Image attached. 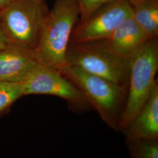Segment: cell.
<instances>
[{"label": "cell", "mask_w": 158, "mask_h": 158, "mask_svg": "<svg viewBox=\"0 0 158 158\" xmlns=\"http://www.w3.org/2000/svg\"><path fill=\"white\" fill-rule=\"evenodd\" d=\"M80 17L74 0H56L46 16L34 53L39 64L61 72L67 65L66 53Z\"/></svg>", "instance_id": "obj_1"}, {"label": "cell", "mask_w": 158, "mask_h": 158, "mask_svg": "<svg viewBox=\"0 0 158 158\" xmlns=\"http://www.w3.org/2000/svg\"><path fill=\"white\" fill-rule=\"evenodd\" d=\"M49 8L45 0H14L0 10V28L8 44L35 52Z\"/></svg>", "instance_id": "obj_4"}, {"label": "cell", "mask_w": 158, "mask_h": 158, "mask_svg": "<svg viewBox=\"0 0 158 158\" xmlns=\"http://www.w3.org/2000/svg\"><path fill=\"white\" fill-rule=\"evenodd\" d=\"M131 17L132 8L129 2L113 0L98 8L85 20L77 23L69 44L107 39Z\"/></svg>", "instance_id": "obj_7"}, {"label": "cell", "mask_w": 158, "mask_h": 158, "mask_svg": "<svg viewBox=\"0 0 158 158\" xmlns=\"http://www.w3.org/2000/svg\"><path fill=\"white\" fill-rule=\"evenodd\" d=\"M129 66L127 98L119 131H123L135 118L158 83L157 38L147 40L129 57Z\"/></svg>", "instance_id": "obj_3"}, {"label": "cell", "mask_w": 158, "mask_h": 158, "mask_svg": "<svg viewBox=\"0 0 158 158\" xmlns=\"http://www.w3.org/2000/svg\"><path fill=\"white\" fill-rule=\"evenodd\" d=\"M8 45V40L0 28V50L6 48Z\"/></svg>", "instance_id": "obj_15"}, {"label": "cell", "mask_w": 158, "mask_h": 158, "mask_svg": "<svg viewBox=\"0 0 158 158\" xmlns=\"http://www.w3.org/2000/svg\"><path fill=\"white\" fill-rule=\"evenodd\" d=\"M23 96L22 83L0 81V113Z\"/></svg>", "instance_id": "obj_13"}, {"label": "cell", "mask_w": 158, "mask_h": 158, "mask_svg": "<svg viewBox=\"0 0 158 158\" xmlns=\"http://www.w3.org/2000/svg\"><path fill=\"white\" fill-rule=\"evenodd\" d=\"M132 17L149 39L158 35V0H141L130 2Z\"/></svg>", "instance_id": "obj_11"}, {"label": "cell", "mask_w": 158, "mask_h": 158, "mask_svg": "<svg viewBox=\"0 0 158 158\" xmlns=\"http://www.w3.org/2000/svg\"><path fill=\"white\" fill-rule=\"evenodd\" d=\"M61 73L81 91L108 127L119 131L128 89L74 66L67 65Z\"/></svg>", "instance_id": "obj_2"}, {"label": "cell", "mask_w": 158, "mask_h": 158, "mask_svg": "<svg viewBox=\"0 0 158 158\" xmlns=\"http://www.w3.org/2000/svg\"><path fill=\"white\" fill-rule=\"evenodd\" d=\"M38 64L34 52L8 44L0 50V81L21 83Z\"/></svg>", "instance_id": "obj_8"}, {"label": "cell", "mask_w": 158, "mask_h": 158, "mask_svg": "<svg viewBox=\"0 0 158 158\" xmlns=\"http://www.w3.org/2000/svg\"><path fill=\"white\" fill-rule=\"evenodd\" d=\"M21 83L23 95L56 96L64 100L71 110L77 113L91 107L81 91L61 72L39 63Z\"/></svg>", "instance_id": "obj_6"}, {"label": "cell", "mask_w": 158, "mask_h": 158, "mask_svg": "<svg viewBox=\"0 0 158 158\" xmlns=\"http://www.w3.org/2000/svg\"><path fill=\"white\" fill-rule=\"evenodd\" d=\"M128 142L133 158H158V139H137Z\"/></svg>", "instance_id": "obj_12"}, {"label": "cell", "mask_w": 158, "mask_h": 158, "mask_svg": "<svg viewBox=\"0 0 158 158\" xmlns=\"http://www.w3.org/2000/svg\"><path fill=\"white\" fill-rule=\"evenodd\" d=\"M66 63L128 89L129 58H121L113 55L100 40L69 44Z\"/></svg>", "instance_id": "obj_5"}, {"label": "cell", "mask_w": 158, "mask_h": 158, "mask_svg": "<svg viewBox=\"0 0 158 158\" xmlns=\"http://www.w3.org/2000/svg\"><path fill=\"white\" fill-rule=\"evenodd\" d=\"M126 1H127L128 2H134V1H141V0H126Z\"/></svg>", "instance_id": "obj_17"}, {"label": "cell", "mask_w": 158, "mask_h": 158, "mask_svg": "<svg viewBox=\"0 0 158 158\" xmlns=\"http://www.w3.org/2000/svg\"><path fill=\"white\" fill-rule=\"evenodd\" d=\"M14 0H0V10Z\"/></svg>", "instance_id": "obj_16"}, {"label": "cell", "mask_w": 158, "mask_h": 158, "mask_svg": "<svg viewBox=\"0 0 158 158\" xmlns=\"http://www.w3.org/2000/svg\"><path fill=\"white\" fill-rule=\"evenodd\" d=\"M79 6L80 17L78 22L85 19L102 6L113 0H74Z\"/></svg>", "instance_id": "obj_14"}, {"label": "cell", "mask_w": 158, "mask_h": 158, "mask_svg": "<svg viewBox=\"0 0 158 158\" xmlns=\"http://www.w3.org/2000/svg\"><path fill=\"white\" fill-rule=\"evenodd\" d=\"M123 131L128 141L137 139H158V83L135 118Z\"/></svg>", "instance_id": "obj_10"}, {"label": "cell", "mask_w": 158, "mask_h": 158, "mask_svg": "<svg viewBox=\"0 0 158 158\" xmlns=\"http://www.w3.org/2000/svg\"><path fill=\"white\" fill-rule=\"evenodd\" d=\"M149 39L131 17L122 23L108 38L100 41L113 55L128 59Z\"/></svg>", "instance_id": "obj_9"}]
</instances>
